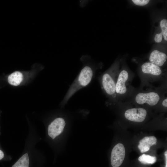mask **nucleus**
I'll list each match as a JSON object with an SVG mask.
<instances>
[{"label": "nucleus", "mask_w": 167, "mask_h": 167, "mask_svg": "<svg viewBox=\"0 0 167 167\" xmlns=\"http://www.w3.org/2000/svg\"><path fill=\"white\" fill-rule=\"evenodd\" d=\"M93 75V70L92 66L85 65L68 91L64 100L66 103L76 92L90 83Z\"/></svg>", "instance_id": "obj_1"}, {"label": "nucleus", "mask_w": 167, "mask_h": 167, "mask_svg": "<svg viewBox=\"0 0 167 167\" xmlns=\"http://www.w3.org/2000/svg\"><path fill=\"white\" fill-rule=\"evenodd\" d=\"M112 68L105 73L101 78L102 87L106 94L110 96H113L116 94V82Z\"/></svg>", "instance_id": "obj_2"}, {"label": "nucleus", "mask_w": 167, "mask_h": 167, "mask_svg": "<svg viewBox=\"0 0 167 167\" xmlns=\"http://www.w3.org/2000/svg\"><path fill=\"white\" fill-rule=\"evenodd\" d=\"M160 98L158 93L152 92L138 93L135 97V100L137 103L140 105L146 104L150 106H154L157 104Z\"/></svg>", "instance_id": "obj_3"}, {"label": "nucleus", "mask_w": 167, "mask_h": 167, "mask_svg": "<svg viewBox=\"0 0 167 167\" xmlns=\"http://www.w3.org/2000/svg\"><path fill=\"white\" fill-rule=\"evenodd\" d=\"M125 155L124 146L118 143L113 148L111 155V163L113 167H119L122 164Z\"/></svg>", "instance_id": "obj_4"}, {"label": "nucleus", "mask_w": 167, "mask_h": 167, "mask_svg": "<svg viewBox=\"0 0 167 167\" xmlns=\"http://www.w3.org/2000/svg\"><path fill=\"white\" fill-rule=\"evenodd\" d=\"M65 125L66 122L63 118H55L48 126L49 136L52 139H54L63 132Z\"/></svg>", "instance_id": "obj_5"}, {"label": "nucleus", "mask_w": 167, "mask_h": 167, "mask_svg": "<svg viewBox=\"0 0 167 167\" xmlns=\"http://www.w3.org/2000/svg\"><path fill=\"white\" fill-rule=\"evenodd\" d=\"M147 114L146 110L143 108H132L126 110L125 112L124 116L128 120L141 122L145 119Z\"/></svg>", "instance_id": "obj_6"}, {"label": "nucleus", "mask_w": 167, "mask_h": 167, "mask_svg": "<svg viewBox=\"0 0 167 167\" xmlns=\"http://www.w3.org/2000/svg\"><path fill=\"white\" fill-rule=\"evenodd\" d=\"M129 76V73L125 70H122L119 73L116 82V94L122 95L126 93L127 90L126 84Z\"/></svg>", "instance_id": "obj_7"}, {"label": "nucleus", "mask_w": 167, "mask_h": 167, "mask_svg": "<svg viewBox=\"0 0 167 167\" xmlns=\"http://www.w3.org/2000/svg\"><path fill=\"white\" fill-rule=\"evenodd\" d=\"M167 59V56L165 53L156 49L152 51L149 57L150 62L159 67L162 66Z\"/></svg>", "instance_id": "obj_8"}, {"label": "nucleus", "mask_w": 167, "mask_h": 167, "mask_svg": "<svg viewBox=\"0 0 167 167\" xmlns=\"http://www.w3.org/2000/svg\"><path fill=\"white\" fill-rule=\"evenodd\" d=\"M141 69L143 73L153 76H158L162 73L160 67L150 62L143 63L141 65Z\"/></svg>", "instance_id": "obj_9"}, {"label": "nucleus", "mask_w": 167, "mask_h": 167, "mask_svg": "<svg viewBox=\"0 0 167 167\" xmlns=\"http://www.w3.org/2000/svg\"><path fill=\"white\" fill-rule=\"evenodd\" d=\"M157 139L153 136H146L139 141L138 148L141 153L149 151L150 147L156 144Z\"/></svg>", "instance_id": "obj_10"}, {"label": "nucleus", "mask_w": 167, "mask_h": 167, "mask_svg": "<svg viewBox=\"0 0 167 167\" xmlns=\"http://www.w3.org/2000/svg\"><path fill=\"white\" fill-rule=\"evenodd\" d=\"M23 79V75L19 71H15L8 76L7 81L11 85L17 86L20 85Z\"/></svg>", "instance_id": "obj_11"}, {"label": "nucleus", "mask_w": 167, "mask_h": 167, "mask_svg": "<svg viewBox=\"0 0 167 167\" xmlns=\"http://www.w3.org/2000/svg\"><path fill=\"white\" fill-rule=\"evenodd\" d=\"M29 158L27 153L23 155L12 167H29Z\"/></svg>", "instance_id": "obj_12"}, {"label": "nucleus", "mask_w": 167, "mask_h": 167, "mask_svg": "<svg viewBox=\"0 0 167 167\" xmlns=\"http://www.w3.org/2000/svg\"><path fill=\"white\" fill-rule=\"evenodd\" d=\"M138 160L144 164H152L156 162V158L155 156L143 154L139 157Z\"/></svg>", "instance_id": "obj_13"}, {"label": "nucleus", "mask_w": 167, "mask_h": 167, "mask_svg": "<svg viewBox=\"0 0 167 167\" xmlns=\"http://www.w3.org/2000/svg\"><path fill=\"white\" fill-rule=\"evenodd\" d=\"M161 32L163 35L164 40L167 41V20L166 19H162L160 22Z\"/></svg>", "instance_id": "obj_14"}, {"label": "nucleus", "mask_w": 167, "mask_h": 167, "mask_svg": "<svg viewBox=\"0 0 167 167\" xmlns=\"http://www.w3.org/2000/svg\"><path fill=\"white\" fill-rule=\"evenodd\" d=\"M132 1L135 5L139 6H143L147 4L150 1L149 0H132Z\"/></svg>", "instance_id": "obj_15"}, {"label": "nucleus", "mask_w": 167, "mask_h": 167, "mask_svg": "<svg viewBox=\"0 0 167 167\" xmlns=\"http://www.w3.org/2000/svg\"><path fill=\"white\" fill-rule=\"evenodd\" d=\"M163 37L162 34L161 32L156 33L154 36V41L157 43H160L162 41Z\"/></svg>", "instance_id": "obj_16"}, {"label": "nucleus", "mask_w": 167, "mask_h": 167, "mask_svg": "<svg viewBox=\"0 0 167 167\" xmlns=\"http://www.w3.org/2000/svg\"><path fill=\"white\" fill-rule=\"evenodd\" d=\"M162 105L165 107H167V99L165 98L164 99L162 102Z\"/></svg>", "instance_id": "obj_17"}, {"label": "nucleus", "mask_w": 167, "mask_h": 167, "mask_svg": "<svg viewBox=\"0 0 167 167\" xmlns=\"http://www.w3.org/2000/svg\"><path fill=\"white\" fill-rule=\"evenodd\" d=\"M4 156V152L0 149V160L2 159Z\"/></svg>", "instance_id": "obj_18"}, {"label": "nucleus", "mask_w": 167, "mask_h": 167, "mask_svg": "<svg viewBox=\"0 0 167 167\" xmlns=\"http://www.w3.org/2000/svg\"><path fill=\"white\" fill-rule=\"evenodd\" d=\"M164 154L165 156V162H166V165L165 167H167V151H165Z\"/></svg>", "instance_id": "obj_19"}]
</instances>
